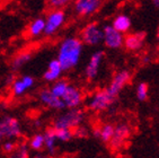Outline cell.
Returning <instances> with one entry per match:
<instances>
[{"label": "cell", "mask_w": 159, "mask_h": 158, "mask_svg": "<svg viewBox=\"0 0 159 158\" xmlns=\"http://www.w3.org/2000/svg\"><path fill=\"white\" fill-rule=\"evenodd\" d=\"M84 43L78 37H67L63 40L59 48L58 61L62 71H69L79 63Z\"/></svg>", "instance_id": "obj_1"}, {"label": "cell", "mask_w": 159, "mask_h": 158, "mask_svg": "<svg viewBox=\"0 0 159 158\" xmlns=\"http://www.w3.org/2000/svg\"><path fill=\"white\" fill-rule=\"evenodd\" d=\"M85 120V113L83 109H70L68 112H66L62 115L58 116L53 122V128L57 129H76L79 127Z\"/></svg>", "instance_id": "obj_2"}, {"label": "cell", "mask_w": 159, "mask_h": 158, "mask_svg": "<svg viewBox=\"0 0 159 158\" xmlns=\"http://www.w3.org/2000/svg\"><path fill=\"white\" fill-rule=\"evenodd\" d=\"M116 97H114L107 88L99 89L93 95L90 100L88 102V109L94 112H103L108 109L112 104L115 102Z\"/></svg>", "instance_id": "obj_3"}, {"label": "cell", "mask_w": 159, "mask_h": 158, "mask_svg": "<svg viewBox=\"0 0 159 158\" xmlns=\"http://www.w3.org/2000/svg\"><path fill=\"white\" fill-rule=\"evenodd\" d=\"M80 40L86 45L95 46L103 42V30L97 23H89L83 28Z\"/></svg>", "instance_id": "obj_4"}, {"label": "cell", "mask_w": 159, "mask_h": 158, "mask_svg": "<svg viewBox=\"0 0 159 158\" xmlns=\"http://www.w3.org/2000/svg\"><path fill=\"white\" fill-rule=\"evenodd\" d=\"M103 43L111 50L121 49L124 43V34L120 33L112 25H106L103 28Z\"/></svg>", "instance_id": "obj_5"}, {"label": "cell", "mask_w": 159, "mask_h": 158, "mask_svg": "<svg viewBox=\"0 0 159 158\" xmlns=\"http://www.w3.org/2000/svg\"><path fill=\"white\" fill-rule=\"evenodd\" d=\"M103 0H75V12L80 17H89L99 10Z\"/></svg>", "instance_id": "obj_6"}, {"label": "cell", "mask_w": 159, "mask_h": 158, "mask_svg": "<svg viewBox=\"0 0 159 158\" xmlns=\"http://www.w3.org/2000/svg\"><path fill=\"white\" fill-rule=\"evenodd\" d=\"M66 21V14L62 9H53L45 19V27L43 33L50 36L61 27Z\"/></svg>", "instance_id": "obj_7"}, {"label": "cell", "mask_w": 159, "mask_h": 158, "mask_svg": "<svg viewBox=\"0 0 159 158\" xmlns=\"http://www.w3.org/2000/svg\"><path fill=\"white\" fill-rule=\"evenodd\" d=\"M131 79V72L129 70H120L113 76V79L107 87V91L113 95L114 97H117V95L121 93Z\"/></svg>", "instance_id": "obj_8"}, {"label": "cell", "mask_w": 159, "mask_h": 158, "mask_svg": "<svg viewBox=\"0 0 159 158\" xmlns=\"http://www.w3.org/2000/svg\"><path fill=\"white\" fill-rule=\"evenodd\" d=\"M130 136H131V128L125 123H119V124L115 125L113 137H112L108 143L111 145L112 148L117 149L125 143V141L129 139Z\"/></svg>", "instance_id": "obj_9"}, {"label": "cell", "mask_w": 159, "mask_h": 158, "mask_svg": "<svg viewBox=\"0 0 159 158\" xmlns=\"http://www.w3.org/2000/svg\"><path fill=\"white\" fill-rule=\"evenodd\" d=\"M0 134L2 138H14L20 136L19 122L14 118L6 116L0 120Z\"/></svg>", "instance_id": "obj_10"}, {"label": "cell", "mask_w": 159, "mask_h": 158, "mask_svg": "<svg viewBox=\"0 0 159 158\" xmlns=\"http://www.w3.org/2000/svg\"><path fill=\"white\" fill-rule=\"evenodd\" d=\"M83 98V93H81V91L79 88H77L76 86L69 85L66 93L61 97V100H63L66 107H68V109H76L81 104Z\"/></svg>", "instance_id": "obj_11"}, {"label": "cell", "mask_w": 159, "mask_h": 158, "mask_svg": "<svg viewBox=\"0 0 159 158\" xmlns=\"http://www.w3.org/2000/svg\"><path fill=\"white\" fill-rule=\"evenodd\" d=\"M104 57V51H101V50L96 51L95 53H93L85 70V76L88 80H94L97 77V73L99 71V68H101V64L103 62Z\"/></svg>", "instance_id": "obj_12"}, {"label": "cell", "mask_w": 159, "mask_h": 158, "mask_svg": "<svg viewBox=\"0 0 159 158\" xmlns=\"http://www.w3.org/2000/svg\"><path fill=\"white\" fill-rule=\"evenodd\" d=\"M144 41H146V33H142V32L132 33L124 37L123 45H124V48L128 51L137 52V51H140L143 48Z\"/></svg>", "instance_id": "obj_13"}, {"label": "cell", "mask_w": 159, "mask_h": 158, "mask_svg": "<svg viewBox=\"0 0 159 158\" xmlns=\"http://www.w3.org/2000/svg\"><path fill=\"white\" fill-rule=\"evenodd\" d=\"M40 98L43 103L45 104L46 106L51 107V109H64V107H66L63 100H62L60 97H57L52 91H51V89H41Z\"/></svg>", "instance_id": "obj_14"}, {"label": "cell", "mask_w": 159, "mask_h": 158, "mask_svg": "<svg viewBox=\"0 0 159 158\" xmlns=\"http://www.w3.org/2000/svg\"><path fill=\"white\" fill-rule=\"evenodd\" d=\"M114 128H115V125H113L112 123H105L99 128L94 129V136L96 138H99L103 142H110L112 137H113Z\"/></svg>", "instance_id": "obj_15"}, {"label": "cell", "mask_w": 159, "mask_h": 158, "mask_svg": "<svg viewBox=\"0 0 159 158\" xmlns=\"http://www.w3.org/2000/svg\"><path fill=\"white\" fill-rule=\"evenodd\" d=\"M112 26L116 30H119L120 33L125 34L130 30V28H131V26H132V23H131V19H130V17H129L128 15H125V14H120V15H117L116 17L113 19Z\"/></svg>", "instance_id": "obj_16"}, {"label": "cell", "mask_w": 159, "mask_h": 158, "mask_svg": "<svg viewBox=\"0 0 159 158\" xmlns=\"http://www.w3.org/2000/svg\"><path fill=\"white\" fill-rule=\"evenodd\" d=\"M61 72H62V69L60 63H59L58 59L57 60H52L49 64V70L45 71L43 78L45 79V80H48V81H53V80H57L59 77L61 76Z\"/></svg>", "instance_id": "obj_17"}, {"label": "cell", "mask_w": 159, "mask_h": 158, "mask_svg": "<svg viewBox=\"0 0 159 158\" xmlns=\"http://www.w3.org/2000/svg\"><path fill=\"white\" fill-rule=\"evenodd\" d=\"M34 84V79L30 76H25L19 80L12 82V91L15 95H21L27 88Z\"/></svg>", "instance_id": "obj_18"}, {"label": "cell", "mask_w": 159, "mask_h": 158, "mask_svg": "<svg viewBox=\"0 0 159 158\" xmlns=\"http://www.w3.org/2000/svg\"><path fill=\"white\" fill-rule=\"evenodd\" d=\"M32 51H23L19 52L18 54H16L11 60V67L14 69H19L20 67H23L25 63H27L28 61L32 58Z\"/></svg>", "instance_id": "obj_19"}, {"label": "cell", "mask_w": 159, "mask_h": 158, "mask_svg": "<svg viewBox=\"0 0 159 158\" xmlns=\"http://www.w3.org/2000/svg\"><path fill=\"white\" fill-rule=\"evenodd\" d=\"M44 27H45V19L36 18L30 24L27 28V34L30 36H37L41 33H43Z\"/></svg>", "instance_id": "obj_20"}, {"label": "cell", "mask_w": 159, "mask_h": 158, "mask_svg": "<svg viewBox=\"0 0 159 158\" xmlns=\"http://www.w3.org/2000/svg\"><path fill=\"white\" fill-rule=\"evenodd\" d=\"M55 140H57V138L54 136L52 127L48 128L45 131V134H44V146L49 150L50 154H54L55 152Z\"/></svg>", "instance_id": "obj_21"}, {"label": "cell", "mask_w": 159, "mask_h": 158, "mask_svg": "<svg viewBox=\"0 0 159 158\" xmlns=\"http://www.w3.org/2000/svg\"><path fill=\"white\" fill-rule=\"evenodd\" d=\"M53 132H54L55 138L60 141H69V140L72 139L74 137V131L70 130V129H57L53 128Z\"/></svg>", "instance_id": "obj_22"}, {"label": "cell", "mask_w": 159, "mask_h": 158, "mask_svg": "<svg viewBox=\"0 0 159 158\" xmlns=\"http://www.w3.org/2000/svg\"><path fill=\"white\" fill-rule=\"evenodd\" d=\"M68 86H69V82L66 81V80H59L53 85V87L51 88V91L57 96V97L61 98L63 96V94L67 91Z\"/></svg>", "instance_id": "obj_23"}, {"label": "cell", "mask_w": 159, "mask_h": 158, "mask_svg": "<svg viewBox=\"0 0 159 158\" xmlns=\"http://www.w3.org/2000/svg\"><path fill=\"white\" fill-rule=\"evenodd\" d=\"M8 158H30L27 148L24 145H17L16 148L8 154Z\"/></svg>", "instance_id": "obj_24"}, {"label": "cell", "mask_w": 159, "mask_h": 158, "mask_svg": "<svg viewBox=\"0 0 159 158\" xmlns=\"http://www.w3.org/2000/svg\"><path fill=\"white\" fill-rule=\"evenodd\" d=\"M148 94H149V87L146 82H140L137 86V97L140 102H143L148 98Z\"/></svg>", "instance_id": "obj_25"}, {"label": "cell", "mask_w": 159, "mask_h": 158, "mask_svg": "<svg viewBox=\"0 0 159 158\" xmlns=\"http://www.w3.org/2000/svg\"><path fill=\"white\" fill-rule=\"evenodd\" d=\"M72 0H48V6L51 9H63L64 7L69 6Z\"/></svg>", "instance_id": "obj_26"}, {"label": "cell", "mask_w": 159, "mask_h": 158, "mask_svg": "<svg viewBox=\"0 0 159 158\" xmlns=\"http://www.w3.org/2000/svg\"><path fill=\"white\" fill-rule=\"evenodd\" d=\"M31 148L34 150H41L44 147V136L36 134L31 139Z\"/></svg>", "instance_id": "obj_27"}, {"label": "cell", "mask_w": 159, "mask_h": 158, "mask_svg": "<svg viewBox=\"0 0 159 158\" xmlns=\"http://www.w3.org/2000/svg\"><path fill=\"white\" fill-rule=\"evenodd\" d=\"M88 136V130L83 127V125H79L77 127L76 130L74 131V137H78V138H86Z\"/></svg>", "instance_id": "obj_28"}, {"label": "cell", "mask_w": 159, "mask_h": 158, "mask_svg": "<svg viewBox=\"0 0 159 158\" xmlns=\"http://www.w3.org/2000/svg\"><path fill=\"white\" fill-rule=\"evenodd\" d=\"M17 146V143H14V142H6L2 145V151L5 154H10V152L14 150Z\"/></svg>", "instance_id": "obj_29"}, {"label": "cell", "mask_w": 159, "mask_h": 158, "mask_svg": "<svg viewBox=\"0 0 159 158\" xmlns=\"http://www.w3.org/2000/svg\"><path fill=\"white\" fill-rule=\"evenodd\" d=\"M150 61H151V58H150V55H148V54H146L143 57V58H142V60H141V62H142V63L143 64H148L150 62Z\"/></svg>", "instance_id": "obj_30"}, {"label": "cell", "mask_w": 159, "mask_h": 158, "mask_svg": "<svg viewBox=\"0 0 159 158\" xmlns=\"http://www.w3.org/2000/svg\"><path fill=\"white\" fill-rule=\"evenodd\" d=\"M151 3H152L156 8H159V0H151Z\"/></svg>", "instance_id": "obj_31"}, {"label": "cell", "mask_w": 159, "mask_h": 158, "mask_svg": "<svg viewBox=\"0 0 159 158\" xmlns=\"http://www.w3.org/2000/svg\"><path fill=\"white\" fill-rule=\"evenodd\" d=\"M34 158H50V157L46 155H36V156H34Z\"/></svg>", "instance_id": "obj_32"}, {"label": "cell", "mask_w": 159, "mask_h": 158, "mask_svg": "<svg viewBox=\"0 0 159 158\" xmlns=\"http://www.w3.org/2000/svg\"><path fill=\"white\" fill-rule=\"evenodd\" d=\"M157 39L159 40V27H158V30H157Z\"/></svg>", "instance_id": "obj_33"}, {"label": "cell", "mask_w": 159, "mask_h": 158, "mask_svg": "<svg viewBox=\"0 0 159 158\" xmlns=\"http://www.w3.org/2000/svg\"><path fill=\"white\" fill-rule=\"evenodd\" d=\"M1 139H2V136H1V134H0V142H1Z\"/></svg>", "instance_id": "obj_34"}]
</instances>
